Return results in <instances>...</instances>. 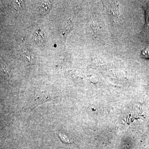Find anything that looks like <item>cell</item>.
Returning <instances> with one entry per match:
<instances>
[{
    "label": "cell",
    "mask_w": 149,
    "mask_h": 149,
    "mask_svg": "<svg viewBox=\"0 0 149 149\" xmlns=\"http://www.w3.org/2000/svg\"><path fill=\"white\" fill-rule=\"evenodd\" d=\"M22 55L24 61L28 64L35 63V57L31 53L24 50L22 51Z\"/></svg>",
    "instance_id": "5"
},
{
    "label": "cell",
    "mask_w": 149,
    "mask_h": 149,
    "mask_svg": "<svg viewBox=\"0 0 149 149\" xmlns=\"http://www.w3.org/2000/svg\"><path fill=\"white\" fill-rule=\"evenodd\" d=\"M52 6L49 2L48 1L43 2L39 7L40 13L43 15L47 14L50 10Z\"/></svg>",
    "instance_id": "4"
},
{
    "label": "cell",
    "mask_w": 149,
    "mask_h": 149,
    "mask_svg": "<svg viewBox=\"0 0 149 149\" xmlns=\"http://www.w3.org/2000/svg\"><path fill=\"white\" fill-rule=\"evenodd\" d=\"M12 4L14 8L17 11L21 12L24 9L25 6H24V3L23 1H13Z\"/></svg>",
    "instance_id": "6"
},
{
    "label": "cell",
    "mask_w": 149,
    "mask_h": 149,
    "mask_svg": "<svg viewBox=\"0 0 149 149\" xmlns=\"http://www.w3.org/2000/svg\"><path fill=\"white\" fill-rule=\"evenodd\" d=\"M34 39L35 42L40 47H45L46 43V36L44 31L42 29H37L34 35Z\"/></svg>",
    "instance_id": "2"
},
{
    "label": "cell",
    "mask_w": 149,
    "mask_h": 149,
    "mask_svg": "<svg viewBox=\"0 0 149 149\" xmlns=\"http://www.w3.org/2000/svg\"><path fill=\"white\" fill-rule=\"evenodd\" d=\"M105 2L104 4L109 14L111 15L112 16L118 17L119 15L118 4L114 1Z\"/></svg>",
    "instance_id": "1"
},
{
    "label": "cell",
    "mask_w": 149,
    "mask_h": 149,
    "mask_svg": "<svg viewBox=\"0 0 149 149\" xmlns=\"http://www.w3.org/2000/svg\"><path fill=\"white\" fill-rule=\"evenodd\" d=\"M144 9L146 13V23L145 24V28H146L149 25V4L147 5Z\"/></svg>",
    "instance_id": "8"
},
{
    "label": "cell",
    "mask_w": 149,
    "mask_h": 149,
    "mask_svg": "<svg viewBox=\"0 0 149 149\" xmlns=\"http://www.w3.org/2000/svg\"><path fill=\"white\" fill-rule=\"evenodd\" d=\"M49 96L46 95L45 93H38L37 95H35V97L33 98V101L35 103L37 104H42V102H44L46 101L49 100Z\"/></svg>",
    "instance_id": "3"
},
{
    "label": "cell",
    "mask_w": 149,
    "mask_h": 149,
    "mask_svg": "<svg viewBox=\"0 0 149 149\" xmlns=\"http://www.w3.org/2000/svg\"><path fill=\"white\" fill-rule=\"evenodd\" d=\"M141 56L142 58L149 59V52L147 49V48L141 51Z\"/></svg>",
    "instance_id": "9"
},
{
    "label": "cell",
    "mask_w": 149,
    "mask_h": 149,
    "mask_svg": "<svg viewBox=\"0 0 149 149\" xmlns=\"http://www.w3.org/2000/svg\"><path fill=\"white\" fill-rule=\"evenodd\" d=\"M59 137L60 139L63 142L65 143H70L72 142V141L68 138V136L66 135L63 134L61 133H59Z\"/></svg>",
    "instance_id": "7"
}]
</instances>
